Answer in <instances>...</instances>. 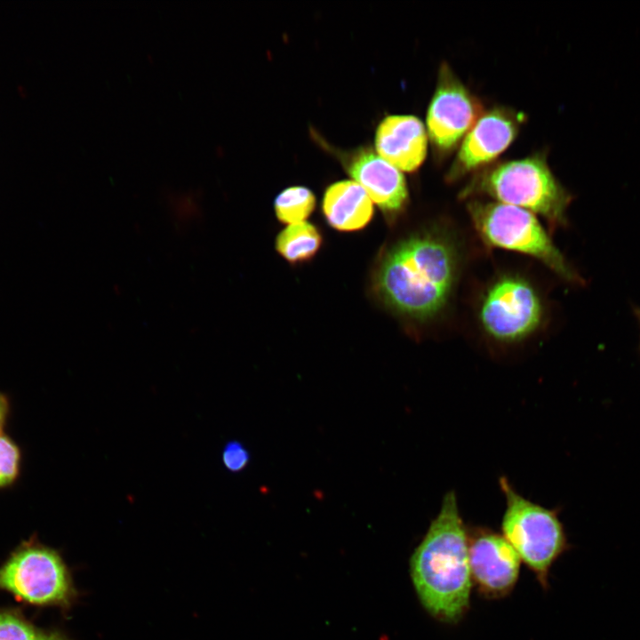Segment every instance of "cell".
Here are the masks:
<instances>
[{
    "label": "cell",
    "mask_w": 640,
    "mask_h": 640,
    "mask_svg": "<svg viewBox=\"0 0 640 640\" xmlns=\"http://www.w3.org/2000/svg\"><path fill=\"white\" fill-rule=\"evenodd\" d=\"M462 252L446 228L430 226L388 248L378 266L376 291L398 315L428 323L446 309L460 276Z\"/></svg>",
    "instance_id": "cell-1"
},
{
    "label": "cell",
    "mask_w": 640,
    "mask_h": 640,
    "mask_svg": "<svg viewBox=\"0 0 640 640\" xmlns=\"http://www.w3.org/2000/svg\"><path fill=\"white\" fill-rule=\"evenodd\" d=\"M418 598L435 620L455 624L468 612L473 586L468 562V528L456 493L447 492L410 559Z\"/></svg>",
    "instance_id": "cell-2"
},
{
    "label": "cell",
    "mask_w": 640,
    "mask_h": 640,
    "mask_svg": "<svg viewBox=\"0 0 640 640\" xmlns=\"http://www.w3.org/2000/svg\"><path fill=\"white\" fill-rule=\"evenodd\" d=\"M472 196H487L496 202L541 215L551 227L566 223L572 201V196L540 154L485 167L461 192L463 198Z\"/></svg>",
    "instance_id": "cell-3"
},
{
    "label": "cell",
    "mask_w": 640,
    "mask_h": 640,
    "mask_svg": "<svg viewBox=\"0 0 640 640\" xmlns=\"http://www.w3.org/2000/svg\"><path fill=\"white\" fill-rule=\"evenodd\" d=\"M0 592L26 605L65 613L78 599L61 555L34 539L21 542L0 564Z\"/></svg>",
    "instance_id": "cell-4"
},
{
    "label": "cell",
    "mask_w": 640,
    "mask_h": 640,
    "mask_svg": "<svg viewBox=\"0 0 640 640\" xmlns=\"http://www.w3.org/2000/svg\"><path fill=\"white\" fill-rule=\"evenodd\" d=\"M467 206L476 233L488 246L530 256L564 281L582 283L534 213L514 205L480 199L471 200Z\"/></svg>",
    "instance_id": "cell-5"
},
{
    "label": "cell",
    "mask_w": 640,
    "mask_h": 640,
    "mask_svg": "<svg viewBox=\"0 0 640 640\" xmlns=\"http://www.w3.org/2000/svg\"><path fill=\"white\" fill-rule=\"evenodd\" d=\"M500 486L506 500L502 535L547 588L552 565L569 548L563 524L554 510L516 492L506 477Z\"/></svg>",
    "instance_id": "cell-6"
},
{
    "label": "cell",
    "mask_w": 640,
    "mask_h": 640,
    "mask_svg": "<svg viewBox=\"0 0 640 640\" xmlns=\"http://www.w3.org/2000/svg\"><path fill=\"white\" fill-rule=\"evenodd\" d=\"M545 306L536 287L517 274H504L484 291L477 319L492 340L514 344L535 333L543 323Z\"/></svg>",
    "instance_id": "cell-7"
},
{
    "label": "cell",
    "mask_w": 640,
    "mask_h": 640,
    "mask_svg": "<svg viewBox=\"0 0 640 640\" xmlns=\"http://www.w3.org/2000/svg\"><path fill=\"white\" fill-rule=\"evenodd\" d=\"M482 113L479 100L443 63L426 117L428 136L436 154L444 156L452 152Z\"/></svg>",
    "instance_id": "cell-8"
},
{
    "label": "cell",
    "mask_w": 640,
    "mask_h": 640,
    "mask_svg": "<svg viewBox=\"0 0 640 640\" xmlns=\"http://www.w3.org/2000/svg\"><path fill=\"white\" fill-rule=\"evenodd\" d=\"M473 584L489 599L507 596L519 578L521 559L502 534L488 528L468 529Z\"/></svg>",
    "instance_id": "cell-9"
},
{
    "label": "cell",
    "mask_w": 640,
    "mask_h": 640,
    "mask_svg": "<svg viewBox=\"0 0 640 640\" xmlns=\"http://www.w3.org/2000/svg\"><path fill=\"white\" fill-rule=\"evenodd\" d=\"M521 122L520 114L503 107L482 113L461 140L446 180L456 181L494 161L513 143Z\"/></svg>",
    "instance_id": "cell-10"
},
{
    "label": "cell",
    "mask_w": 640,
    "mask_h": 640,
    "mask_svg": "<svg viewBox=\"0 0 640 640\" xmlns=\"http://www.w3.org/2000/svg\"><path fill=\"white\" fill-rule=\"evenodd\" d=\"M347 171L384 212L396 214L404 209L409 199L404 176L371 148L354 152Z\"/></svg>",
    "instance_id": "cell-11"
},
{
    "label": "cell",
    "mask_w": 640,
    "mask_h": 640,
    "mask_svg": "<svg viewBox=\"0 0 640 640\" xmlns=\"http://www.w3.org/2000/svg\"><path fill=\"white\" fill-rule=\"evenodd\" d=\"M428 132L417 116L390 115L378 125L374 143L378 155L401 172L416 171L428 152Z\"/></svg>",
    "instance_id": "cell-12"
},
{
    "label": "cell",
    "mask_w": 640,
    "mask_h": 640,
    "mask_svg": "<svg viewBox=\"0 0 640 640\" xmlns=\"http://www.w3.org/2000/svg\"><path fill=\"white\" fill-rule=\"evenodd\" d=\"M322 209L332 228L355 231L364 228L371 221L373 202L354 180H340L326 188Z\"/></svg>",
    "instance_id": "cell-13"
},
{
    "label": "cell",
    "mask_w": 640,
    "mask_h": 640,
    "mask_svg": "<svg viewBox=\"0 0 640 640\" xmlns=\"http://www.w3.org/2000/svg\"><path fill=\"white\" fill-rule=\"evenodd\" d=\"M321 244L322 236L317 228L305 221L288 225L276 240V251L291 263L310 260Z\"/></svg>",
    "instance_id": "cell-14"
},
{
    "label": "cell",
    "mask_w": 640,
    "mask_h": 640,
    "mask_svg": "<svg viewBox=\"0 0 640 640\" xmlns=\"http://www.w3.org/2000/svg\"><path fill=\"white\" fill-rule=\"evenodd\" d=\"M0 640H72L59 628L37 626L18 607L0 606Z\"/></svg>",
    "instance_id": "cell-15"
},
{
    "label": "cell",
    "mask_w": 640,
    "mask_h": 640,
    "mask_svg": "<svg viewBox=\"0 0 640 640\" xmlns=\"http://www.w3.org/2000/svg\"><path fill=\"white\" fill-rule=\"evenodd\" d=\"M316 197L306 187L292 186L280 192L274 208L277 219L286 224L303 222L314 211Z\"/></svg>",
    "instance_id": "cell-16"
},
{
    "label": "cell",
    "mask_w": 640,
    "mask_h": 640,
    "mask_svg": "<svg viewBox=\"0 0 640 640\" xmlns=\"http://www.w3.org/2000/svg\"><path fill=\"white\" fill-rule=\"evenodd\" d=\"M167 207L173 223L182 229L197 224L203 215L200 198L193 191L172 193L167 198Z\"/></svg>",
    "instance_id": "cell-17"
},
{
    "label": "cell",
    "mask_w": 640,
    "mask_h": 640,
    "mask_svg": "<svg viewBox=\"0 0 640 640\" xmlns=\"http://www.w3.org/2000/svg\"><path fill=\"white\" fill-rule=\"evenodd\" d=\"M20 452L6 436L0 435V486L9 484L17 476Z\"/></svg>",
    "instance_id": "cell-18"
},
{
    "label": "cell",
    "mask_w": 640,
    "mask_h": 640,
    "mask_svg": "<svg viewBox=\"0 0 640 640\" xmlns=\"http://www.w3.org/2000/svg\"><path fill=\"white\" fill-rule=\"evenodd\" d=\"M250 452L239 441L232 440L226 443L221 452V460L228 471L238 473L247 468L250 462Z\"/></svg>",
    "instance_id": "cell-19"
},
{
    "label": "cell",
    "mask_w": 640,
    "mask_h": 640,
    "mask_svg": "<svg viewBox=\"0 0 640 640\" xmlns=\"http://www.w3.org/2000/svg\"><path fill=\"white\" fill-rule=\"evenodd\" d=\"M7 412V402L5 398L0 395V428L4 421Z\"/></svg>",
    "instance_id": "cell-20"
},
{
    "label": "cell",
    "mask_w": 640,
    "mask_h": 640,
    "mask_svg": "<svg viewBox=\"0 0 640 640\" xmlns=\"http://www.w3.org/2000/svg\"><path fill=\"white\" fill-rule=\"evenodd\" d=\"M635 312L640 321V308H636Z\"/></svg>",
    "instance_id": "cell-21"
}]
</instances>
